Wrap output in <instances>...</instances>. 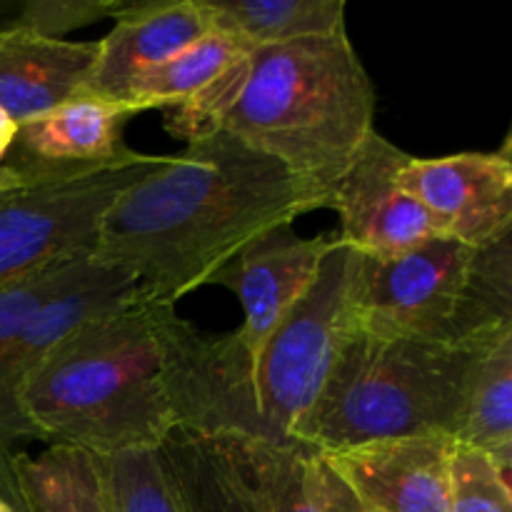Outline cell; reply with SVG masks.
<instances>
[{"instance_id":"obj_1","label":"cell","mask_w":512,"mask_h":512,"mask_svg":"<svg viewBox=\"0 0 512 512\" xmlns=\"http://www.w3.org/2000/svg\"><path fill=\"white\" fill-rule=\"evenodd\" d=\"M328 208V193L223 130L188 140L130 183L100 218L90 258L175 305L260 233Z\"/></svg>"},{"instance_id":"obj_2","label":"cell","mask_w":512,"mask_h":512,"mask_svg":"<svg viewBox=\"0 0 512 512\" xmlns=\"http://www.w3.org/2000/svg\"><path fill=\"white\" fill-rule=\"evenodd\" d=\"M355 255L340 238L308 293L253 355L235 333H205L153 303L163 380L178 433L235 443H295L293 425L313 405L348 323Z\"/></svg>"},{"instance_id":"obj_3","label":"cell","mask_w":512,"mask_h":512,"mask_svg":"<svg viewBox=\"0 0 512 512\" xmlns=\"http://www.w3.org/2000/svg\"><path fill=\"white\" fill-rule=\"evenodd\" d=\"M165 128L183 140L223 130L328 193L375 133V88L348 33L263 45L168 110Z\"/></svg>"},{"instance_id":"obj_4","label":"cell","mask_w":512,"mask_h":512,"mask_svg":"<svg viewBox=\"0 0 512 512\" xmlns=\"http://www.w3.org/2000/svg\"><path fill=\"white\" fill-rule=\"evenodd\" d=\"M38 440L93 455L158 450L175 433L155 338L153 303L138 295L65 335L23 390Z\"/></svg>"},{"instance_id":"obj_5","label":"cell","mask_w":512,"mask_h":512,"mask_svg":"<svg viewBox=\"0 0 512 512\" xmlns=\"http://www.w3.org/2000/svg\"><path fill=\"white\" fill-rule=\"evenodd\" d=\"M493 345L395 338L345 323L323 385L290 438L313 453L423 433L458 438L470 385Z\"/></svg>"},{"instance_id":"obj_6","label":"cell","mask_w":512,"mask_h":512,"mask_svg":"<svg viewBox=\"0 0 512 512\" xmlns=\"http://www.w3.org/2000/svg\"><path fill=\"white\" fill-rule=\"evenodd\" d=\"M473 255L475 248L453 238L428 240L390 258L358 253L348 288V328L463 345Z\"/></svg>"},{"instance_id":"obj_7","label":"cell","mask_w":512,"mask_h":512,"mask_svg":"<svg viewBox=\"0 0 512 512\" xmlns=\"http://www.w3.org/2000/svg\"><path fill=\"white\" fill-rule=\"evenodd\" d=\"M165 155L63 183L23 188L0 198V285L55 258L93 250L100 218L113 200Z\"/></svg>"},{"instance_id":"obj_8","label":"cell","mask_w":512,"mask_h":512,"mask_svg":"<svg viewBox=\"0 0 512 512\" xmlns=\"http://www.w3.org/2000/svg\"><path fill=\"white\" fill-rule=\"evenodd\" d=\"M133 118L128 105L80 93L20 123L3 165L35 188L140 163L148 155L125 145V125Z\"/></svg>"},{"instance_id":"obj_9","label":"cell","mask_w":512,"mask_h":512,"mask_svg":"<svg viewBox=\"0 0 512 512\" xmlns=\"http://www.w3.org/2000/svg\"><path fill=\"white\" fill-rule=\"evenodd\" d=\"M400 185L435 220L445 238L488 248L512 235L510 135L500 150L415 158L398 173Z\"/></svg>"},{"instance_id":"obj_10","label":"cell","mask_w":512,"mask_h":512,"mask_svg":"<svg viewBox=\"0 0 512 512\" xmlns=\"http://www.w3.org/2000/svg\"><path fill=\"white\" fill-rule=\"evenodd\" d=\"M408 158L375 130L328 190V208L340 218L338 238L358 253L390 258L445 238L423 205L400 185L398 173Z\"/></svg>"},{"instance_id":"obj_11","label":"cell","mask_w":512,"mask_h":512,"mask_svg":"<svg viewBox=\"0 0 512 512\" xmlns=\"http://www.w3.org/2000/svg\"><path fill=\"white\" fill-rule=\"evenodd\" d=\"M138 295V283L130 275L88 258L83 270L0 350V450H15L20 440H38V433L25 418L20 398L55 345L85 320L120 308Z\"/></svg>"},{"instance_id":"obj_12","label":"cell","mask_w":512,"mask_h":512,"mask_svg":"<svg viewBox=\"0 0 512 512\" xmlns=\"http://www.w3.org/2000/svg\"><path fill=\"white\" fill-rule=\"evenodd\" d=\"M335 238H303L293 225H278L238 250L210 285H223L243 308V325L233 330L240 348L253 355L275 325L308 293Z\"/></svg>"},{"instance_id":"obj_13","label":"cell","mask_w":512,"mask_h":512,"mask_svg":"<svg viewBox=\"0 0 512 512\" xmlns=\"http://www.w3.org/2000/svg\"><path fill=\"white\" fill-rule=\"evenodd\" d=\"M455 445L453 435L423 433L318 455L378 512H448Z\"/></svg>"},{"instance_id":"obj_14","label":"cell","mask_w":512,"mask_h":512,"mask_svg":"<svg viewBox=\"0 0 512 512\" xmlns=\"http://www.w3.org/2000/svg\"><path fill=\"white\" fill-rule=\"evenodd\" d=\"M203 0H123L115 25L98 40L88 93L118 100L133 80L210 33Z\"/></svg>"},{"instance_id":"obj_15","label":"cell","mask_w":512,"mask_h":512,"mask_svg":"<svg viewBox=\"0 0 512 512\" xmlns=\"http://www.w3.org/2000/svg\"><path fill=\"white\" fill-rule=\"evenodd\" d=\"M98 50V40H53L0 28V108L20 125L88 93Z\"/></svg>"},{"instance_id":"obj_16","label":"cell","mask_w":512,"mask_h":512,"mask_svg":"<svg viewBox=\"0 0 512 512\" xmlns=\"http://www.w3.org/2000/svg\"><path fill=\"white\" fill-rule=\"evenodd\" d=\"M155 453L183 512H265L225 440L175 430Z\"/></svg>"},{"instance_id":"obj_17","label":"cell","mask_w":512,"mask_h":512,"mask_svg":"<svg viewBox=\"0 0 512 512\" xmlns=\"http://www.w3.org/2000/svg\"><path fill=\"white\" fill-rule=\"evenodd\" d=\"M248 50L250 45L240 38L213 28L198 43L133 80L115 103L128 105L135 115L153 108L165 113L188 108L210 93Z\"/></svg>"},{"instance_id":"obj_18","label":"cell","mask_w":512,"mask_h":512,"mask_svg":"<svg viewBox=\"0 0 512 512\" xmlns=\"http://www.w3.org/2000/svg\"><path fill=\"white\" fill-rule=\"evenodd\" d=\"M210 25L250 48L330 38L345 30V0H203Z\"/></svg>"},{"instance_id":"obj_19","label":"cell","mask_w":512,"mask_h":512,"mask_svg":"<svg viewBox=\"0 0 512 512\" xmlns=\"http://www.w3.org/2000/svg\"><path fill=\"white\" fill-rule=\"evenodd\" d=\"M13 465L28 512H110L88 450L53 443L35 458L13 450Z\"/></svg>"},{"instance_id":"obj_20","label":"cell","mask_w":512,"mask_h":512,"mask_svg":"<svg viewBox=\"0 0 512 512\" xmlns=\"http://www.w3.org/2000/svg\"><path fill=\"white\" fill-rule=\"evenodd\" d=\"M458 443L488 455L505 475L512 470V333L480 360L470 385Z\"/></svg>"},{"instance_id":"obj_21","label":"cell","mask_w":512,"mask_h":512,"mask_svg":"<svg viewBox=\"0 0 512 512\" xmlns=\"http://www.w3.org/2000/svg\"><path fill=\"white\" fill-rule=\"evenodd\" d=\"M225 443L235 450L265 512H315L310 493L313 450L300 443Z\"/></svg>"},{"instance_id":"obj_22","label":"cell","mask_w":512,"mask_h":512,"mask_svg":"<svg viewBox=\"0 0 512 512\" xmlns=\"http://www.w3.org/2000/svg\"><path fill=\"white\" fill-rule=\"evenodd\" d=\"M110 512H183L155 450L95 455Z\"/></svg>"},{"instance_id":"obj_23","label":"cell","mask_w":512,"mask_h":512,"mask_svg":"<svg viewBox=\"0 0 512 512\" xmlns=\"http://www.w3.org/2000/svg\"><path fill=\"white\" fill-rule=\"evenodd\" d=\"M90 250L65 255L0 285V350L25 328L30 318L65 288L88 263Z\"/></svg>"},{"instance_id":"obj_24","label":"cell","mask_w":512,"mask_h":512,"mask_svg":"<svg viewBox=\"0 0 512 512\" xmlns=\"http://www.w3.org/2000/svg\"><path fill=\"white\" fill-rule=\"evenodd\" d=\"M448 512H512L510 475L470 445H455L450 460Z\"/></svg>"},{"instance_id":"obj_25","label":"cell","mask_w":512,"mask_h":512,"mask_svg":"<svg viewBox=\"0 0 512 512\" xmlns=\"http://www.w3.org/2000/svg\"><path fill=\"white\" fill-rule=\"evenodd\" d=\"M123 0H23L5 5L0 28H20L43 38L65 40L73 30L88 28L100 20H115Z\"/></svg>"},{"instance_id":"obj_26","label":"cell","mask_w":512,"mask_h":512,"mask_svg":"<svg viewBox=\"0 0 512 512\" xmlns=\"http://www.w3.org/2000/svg\"><path fill=\"white\" fill-rule=\"evenodd\" d=\"M310 493H313L315 512H378L363 503L318 453L310 458Z\"/></svg>"},{"instance_id":"obj_27","label":"cell","mask_w":512,"mask_h":512,"mask_svg":"<svg viewBox=\"0 0 512 512\" xmlns=\"http://www.w3.org/2000/svg\"><path fill=\"white\" fill-rule=\"evenodd\" d=\"M0 498L8 500L13 512H28L23 493H20L18 475H15L13 450H0Z\"/></svg>"},{"instance_id":"obj_28","label":"cell","mask_w":512,"mask_h":512,"mask_svg":"<svg viewBox=\"0 0 512 512\" xmlns=\"http://www.w3.org/2000/svg\"><path fill=\"white\" fill-rule=\"evenodd\" d=\"M15 133H18V123H15V120L10 118L3 108H0V165L5 163L10 148H13Z\"/></svg>"},{"instance_id":"obj_29","label":"cell","mask_w":512,"mask_h":512,"mask_svg":"<svg viewBox=\"0 0 512 512\" xmlns=\"http://www.w3.org/2000/svg\"><path fill=\"white\" fill-rule=\"evenodd\" d=\"M23 188H28V185L23 183V178H20V175H15L8 165H0V198L8 193H15V190H23Z\"/></svg>"},{"instance_id":"obj_30","label":"cell","mask_w":512,"mask_h":512,"mask_svg":"<svg viewBox=\"0 0 512 512\" xmlns=\"http://www.w3.org/2000/svg\"><path fill=\"white\" fill-rule=\"evenodd\" d=\"M0 512H13V510H10L8 500H3V498H0Z\"/></svg>"}]
</instances>
